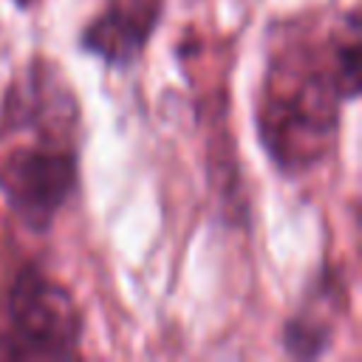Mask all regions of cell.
<instances>
[{
  "label": "cell",
  "instance_id": "cell-4",
  "mask_svg": "<svg viewBox=\"0 0 362 362\" xmlns=\"http://www.w3.org/2000/svg\"><path fill=\"white\" fill-rule=\"evenodd\" d=\"M167 0H105L79 31V48L110 71H130L156 37Z\"/></svg>",
  "mask_w": 362,
  "mask_h": 362
},
{
  "label": "cell",
  "instance_id": "cell-2",
  "mask_svg": "<svg viewBox=\"0 0 362 362\" xmlns=\"http://www.w3.org/2000/svg\"><path fill=\"white\" fill-rule=\"evenodd\" d=\"M348 105L328 28L286 23L266 51L255 99L257 141L274 170L303 178L322 167L334 150Z\"/></svg>",
  "mask_w": 362,
  "mask_h": 362
},
{
  "label": "cell",
  "instance_id": "cell-6",
  "mask_svg": "<svg viewBox=\"0 0 362 362\" xmlns=\"http://www.w3.org/2000/svg\"><path fill=\"white\" fill-rule=\"evenodd\" d=\"M42 0H14V6L20 8V11H31V8H37Z\"/></svg>",
  "mask_w": 362,
  "mask_h": 362
},
{
  "label": "cell",
  "instance_id": "cell-1",
  "mask_svg": "<svg viewBox=\"0 0 362 362\" xmlns=\"http://www.w3.org/2000/svg\"><path fill=\"white\" fill-rule=\"evenodd\" d=\"M85 122L74 82L48 54L25 57L0 96V198L45 235L79 192Z\"/></svg>",
  "mask_w": 362,
  "mask_h": 362
},
{
  "label": "cell",
  "instance_id": "cell-5",
  "mask_svg": "<svg viewBox=\"0 0 362 362\" xmlns=\"http://www.w3.org/2000/svg\"><path fill=\"white\" fill-rule=\"evenodd\" d=\"M345 274L342 269L322 263L303 291L300 305L283 322L280 345L291 359H320L331 351L337 320L345 305Z\"/></svg>",
  "mask_w": 362,
  "mask_h": 362
},
{
  "label": "cell",
  "instance_id": "cell-3",
  "mask_svg": "<svg viewBox=\"0 0 362 362\" xmlns=\"http://www.w3.org/2000/svg\"><path fill=\"white\" fill-rule=\"evenodd\" d=\"M85 317L74 291L23 260L0 286V359H79Z\"/></svg>",
  "mask_w": 362,
  "mask_h": 362
}]
</instances>
